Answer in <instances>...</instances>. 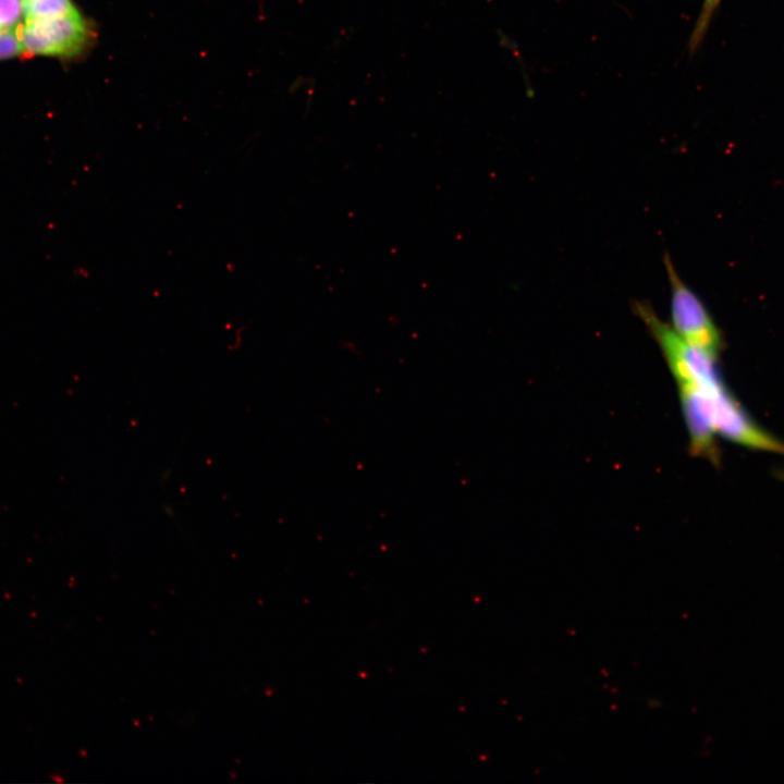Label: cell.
Instances as JSON below:
<instances>
[{"mask_svg": "<svg viewBox=\"0 0 784 784\" xmlns=\"http://www.w3.org/2000/svg\"><path fill=\"white\" fill-rule=\"evenodd\" d=\"M670 283L672 329L688 344L718 358L722 335L700 298L683 282L667 254L663 257Z\"/></svg>", "mask_w": 784, "mask_h": 784, "instance_id": "7a4b0ae2", "label": "cell"}, {"mask_svg": "<svg viewBox=\"0 0 784 784\" xmlns=\"http://www.w3.org/2000/svg\"><path fill=\"white\" fill-rule=\"evenodd\" d=\"M23 14L21 0H0V33L10 32Z\"/></svg>", "mask_w": 784, "mask_h": 784, "instance_id": "5b68a950", "label": "cell"}, {"mask_svg": "<svg viewBox=\"0 0 784 784\" xmlns=\"http://www.w3.org/2000/svg\"><path fill=\"white\" fill-rule=\"evenodd\" d=\"M17 36L26 52L71 59L94 44L96 33L78 11L50 19L25 20Z\"/></svg>", "mask_w": 784, "mask_h": 784, "instance_id": "6da1fadb", "label": "cell"}, {"mask_svg": "<svg viewBox=\"0 0 784 784\" xmlns=\"http://www.w3.org/2000/svg\"><path fill=\"white\" fill-rule=\"evenodd\" d=\"M23 51L19 36L14 33H0V60L13 58Z\"/></svg>", "mask_w": 784, "mask_h": 784, "instance_id": "8992f818", "label": "cell"}, {"mask_svg": "<svg viewBox=\"0 0 784 784\" xmlns=\"http://www.w3.org/2000/svg\"><path fill=\"white\" fill-rule=\"evenodd\" d=\"M25 20L50 19L78 12L72 0H21Z\"/></svg>", "mask_w": 784, "mask_h": 784, "instance_id": "3957f363", "label": "cell"}, {"mask_svg": "<svg viewBox=\"0 0 784 784\" xmlns=\"http://www.w3.org/2000/svg\"><path fill=\"white\" fill-rule=\"evenodd\" d=\"M721 2L722 0H703L688 40V51L690 56H693L702 44Z\"/></svg>", "mask_w": 784, "mask_h": 784, "instance_id": "277c9868", "label": "cell"}]
</instances>
